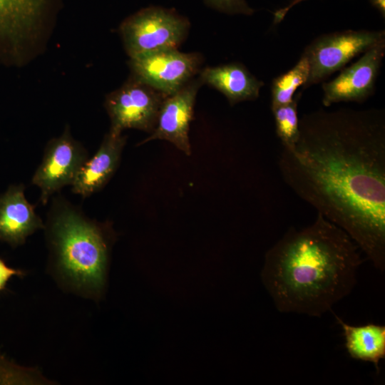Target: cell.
Instances as JSON below:
<instances>
[{
	"label": "cell",
	"instance_id": "6da1fadb",
	"mask_svg": "<svg viewBox=\"0 0 385 385\" xmlns=\"http://www.w3.org/2000/svg\"><path fill=\"white\" fill-rule=\"evenodd\" d=\"M282 147L285 183L342 229L374 266L385 270V114L381 109H320L299 120Z\"/></svg>",
	"mask_w": 385,
	"mask_h": 385
},
{
	"label": "cell",
	"instance_id": "7a4b0ae2",
	"mask_svg": "<svg viewBox=\"0 0 385 385\" xmlns=\"http://www.w3.org/2000/svg\"><path fill=\"white\" fill-rule=\"evenodd\" d=\"M360 251L317 213L310 225L290 227L267 252L262 281L279 312L320 317L353 290Z\"/></svg>",
	"mask_w": 385,
	"mask_h": 385
},
{
	"label": "cell",
	"instance_id": "3957f363",
	"mask_svg": "<svg viewBox=\"0 0 385 385\" xmlns=\"http://www.w3.org/2000/svg\"><path fill=\"white\" fill-rule=\"evenodd\" d=\"M53 234L61 272L76 287L99 294L106 284L108 258L103 232L66 210L55 219Z\"/></svg>",
	"mask_w": 385,
	"mask_h": 385
},
{
	"label": "cell",
	"instance_id": "277c9868",
	"mask_svg": "<svg viewBox=\"0 0 385 385\" xmlns=\"http://www.w3.org/2000/svg\"><path fill=\"white\" fill-rule=\"evenodd\" d=\"M189 21L173 9L150 6L127 18L119 31L130 58L177 49L185 40Z\"/></svg>",
	"mask_w": 385,
	"mask_h": 385
},
{
	"label": "cell",
	"instance_id": "5b68a950",
	"mask_svg": "<svg viewBox=\"0 0 385 385\" xmlns=\"http://www.w3.org/2000/svg\"><path fill=\"white\" fill-rule=\"evenodd\" d=\"M384 40V31L367 30H347L317 38L302 53L309 64V78L303 88L324 80L353 58Z\"/></svg>",
	"mask_w": 385,
	"mask_h": 385
},
{
	"label": "cell",
	"instance_id": "8992f818",
	"mask_svg": "<svg viewBox=\"0 0 385 385\" xmlns=\"http://www.w3.org/2000/svg\"><path fill=\"white\" fill-rule=\"evenodd\" d=\"M167 97L151 86L130 76L119 88L109 93L105 106L113 133L134 128L151 133L157 123L161 104Z\"/></svg>",
	"mask_w": 385,
	"mask_h": 385
},
{
	"label": "cell",
	"instance_id": "52a82bcc",
	"mask_svg": "<svg viewBox=\"0 0 385 385\" xmlns=\"http://www.w3.org/2000/svg\"><path fill=\"white\" fill-rule=\"evenodd\" d=\"M202 61L198 53L163 50L130 58L131 76L168 96L190 81Z\"/></svg>",
	"mask_w": 385,
	"mask_h": 385
},
{
	"label": "cell",
	"instance_id": "ba28073f",
	"mask_svg": "<svg viewBox=\"0 0 385 385\" xmlns=\"http://www.w3.org/2000/svg\"><path fill=\"white\" fill-rule=\"evenodd\" d=\"M385 54V40L364 52L333 80L322 85V103L328 107L339 102L362 103L370 97Z\"/></svg>",
	"mask_w": 385,
	"mask_h": 385
},
{
	"label": "cell",
	"instance_id": "9c48e42d",
	"mask_svg": "<svg viewBox=\"0 0 385 385\" xmlns=\"http://www.w3.org/2000/svg\"><path fill=\"white\" fill-rule=\"evenodd\" d=\"M85 162L82 147L73 139L68 130L51 140L32 179L41 189L42 202H46L53 192L63 186L72 184Z\"/></svg>",
	"mask_w": 385,
	"mask_h": 385
},
{
	"label": "cell",
	"instance_id": "30bf717a",
	"mask_svg": "<svg viewBox=\"0 0 385 385\" xmlns=\"http://www.w3.org/2000/svg\"><path fill=\"white\" fill-rule=\"evenodd\" d=\"M202 84L200 78L192 79L178 91L167 96L161 104L154 130L140 145L156 139L165 140L190 155V123L193 118L196 96Z\"/></svg>",
	"mask_w": 385,
	"mask_h": 385
},
{
	"label": "cell",
	"instance_id": "8fae6325",
	"mask_svg": "<svg viewBox=\"0 0 385 385\" xmlns=\"http://www.w3.org/2000/svg\"><path fill=\"white\" fill-rule=\"evenodd\" d=\"M46 0H0V45L21 56L38 38Z\"/></svg>",
	"mask_w": 385,
	"mask_h": 385
},
{
	"label": "cell",
	"instance_id": "7c38bea8",
	"mask_svg": "<svg viewBox=\"0 0 385 385\" xmlns=\"http://www.w3.org/2000/svg\"><path fill=\"white\" fill-rule=\"evenodd\" d=\"M125 141L122 133L109 130L95 155L78 171L71 184L73 191L88 196L103 187L118 167Z\"/></svg>",
	"mask_w": 385,
	"mask_h": 385
},
{
	"label": "cell",
	"instance_id": "4fadbf2b",
	"mask_svg": "<svg viewBox=\"0 0 385 385\" xmlns=\"http://www.w3.org/2000/svg\"><path fill=\"white\" fill-rule=\"evenodd\" d=\"M43 227L26 200L22 186H11L0 196V240L12 246Z\"/></svg>",
	"mask_w": 385,
	"mask_h": 385
},
{
	"label": "cell",
	"instance_id": "5bb4252c",
	"mask_svg": "<svg viewBox=\"0 0 385 385\" xmlns=\"http://www.w3.org/2000/svg\"><path fill=\"white\" fill-rule=\"evenodd\" d=\"M199 78L202 83L224 94L231 106L257 99L264 86L262 81L239 63L205 68L200 73Z\"/></svg>",
	"mask_w": 385,
	"mask_h": 385
},
{
	"label": "cell",
	"instance_id": "9a60e30c",
	"mask_svg": "<svg viewBox=\"0 0 385 385\" xmlns=\"http://www.w3.org/2000/svg\"><path fill=\"white\" fill-rule=\"evenodd\" d=\"M343 330L345 347L354 359L372 363L379 371V362L385 359V326L369 323L354 326L335 315Z\"/></svg>",
	"mask_w": 385,
	"mask_h": 385
},
{
	"label": "cell",
	"instance_id": "2e32d148",
	"mask_svg": "<svg viewBox=\"0 0 385 385\" xmlns=\"http://www.w3.org/2000/svg\"><path fill=\"white\" fill-rule=\"evenodd\" d=\"M309 75V64L304 55H302L297 64L287 72L274 78L272 87L271 108L292 101L298 88L307 83Z\"/></svg>",
	"mask_w": 385,
	"mask_h": 385
},
{
	"label": "cell",
	"instance_id": "e0dca14e",
	"mask_svg": "<svg viewBox=\"0 0 385 385\" xmlns=\"http://www.w3.org/2000/svg\"><path fill=\"white\" fill-rule=\"evenodd\" d=\"M299 97L300 93L295 96L290 103L271 108L277 135L281 141L282 146L284 148H292L299 137V118L297 108Z\"/></svg>",
	"mask_w": 385,
	"mask_h": 385
},
{
	"label": "cell",
	"instance_id": "ac0fdd59",
	"mask_svg": "<svg viewBox=\"0 0 385 385\" xmlns=\"http://www.w3.org/2000/svg\"><path fill=\"white\" fill-rule=\"evenodd\" d=\"M25 371L0 353V384H15L26 381Z\"/></svg>",
	"mask_w": 385,
	"mask_h": 385
},
{
	"label": "cell",
	"instance_id": "d6986e66",
	"mask_svg": "<svg viewBox=\"0 0 385 385\" xmlns=\"http://www.w3.org/2000/svg\"><path fill=\"white\" fill-rule=\"evenodd\" d=\"M209 6L229 14H242L251 15L254 10L245 0H204Z\"/></svg>",
	"mask_w": 385,
	"mask_h": 385
},
{
	"label": "cell",
	"instance_id": "ffe728a7",
	"mask_svg": "<svg viewBox=\"0 0 385 385\" xmlns=\"http://www.w3.org/2000/svg\"><path fill=\"white\" fill-rule=\"evenodd\" d=\"M24 272L21 270L9 267L4 260L0 258V292L4 290L8 282L14 276H21Z\"/></svg>",
	"mask_w": 385,
	"mask_h": 385
},
{
	"label": "cell",
	"instance_id": "44dd1931",
	"mask_svg": "<svg viewBox=\"0 0 385 385\" xmlns=\"http://www.w3.org/2000/svg\"><path fill=\"white\" fill-rule=\"evenodd\" d=\"M304 0H294L292 3H290L288 6L286 7H284L281 9L277 10L274 13V23H279L280 22L283 18L285 16V14L295 4L302 1Z\"/></svg>",
	"mask_w": 385,
	"mask_h": 385
},
{
	"label": "cell",
	"instance_id": "7402d4cb",
	"mask_svg": "<svg viewBox=\"0 0 385 385\" xmlns=\"http://www.w3.org/2000/svg\"><path fill=\"white\" fill-rule=\"evenodd\" d=\"M372 4L378 9L384 16L385 14V0H371Z\"/></svg>",
	"mask_w": 385,
	"mask_h": 385
}]
</instances>
